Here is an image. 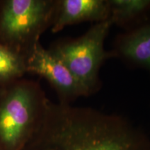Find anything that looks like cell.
<instances>
[{
    "mask_svg": "<svg viewBox=\"0 0 150 150\" xmlns=\"http://www.w3.org/2000/svg\"><path fill=\"white\" fill-rule=\"evenodd\" d=\"M22 150H150V138L122 115L47 99Z\"/></svg>",
    "mask_w": 150,
    "mask_h": 150,
    "instance_id": "1",
    "label": "cell"
},
{
    "mask_svg": "<svg viewBox=\"0 0 150 150\" xmlns=\"http://www.w3.org/2000/svg\"><path fill=\"white\" fill-rule=\"evenodd\" d=\"M47 102L40 86L23 81L0 99V150H22L36 128Z\"/></svg>",
    "mask_w": 150,
    "mask_h": 150,
    "instance_id": "2",
    "label": "cell"
},
{
    "mask_svg": "<svg viewBox=\"0 0 150 150\" xmlns=\"http://www.w3.org/2000/svg\"><path fill=\"white\" fill-rule=\"evenodd\" d=\"M113 25L108 19L96 23L83 35L58 42L50 52L64 64L88 95L100 88L99 72L104 62L115 58L104 49V42Z\"/></svg>",
    "mask_w": 150,
    "mask_h": 150,
    "instance_id": "3",
    "label": "cell"
},
{
    "mask_svg": "<svg viewBox=\"0 0 150 150\" xmlns=\"http://www.w3.org/2000/svg\"><path fill=\"white\" fill-rule=\"evenodd\" d=\"M57 1L8 0L0 13V37L19 52L26 47L27 52L41 33L52 25Z\"/></svg>",
    "mask_w": 150,
    "mask_h": 150,
    "instance_id": "4",
    "label": "cell"
},
{
    "mask_svg": "<svg viewBox=\"0 0 150 150\" xmlns=\"http://www.w3.org/2000/svg\"><path fill=\"white\" fill-rule=\"evenodd\" d=\"M26 71L42 76L58 93L60 102L71 104L80 97L89 96L60 60L37 41L25 55Z\"/></svg>",
    "mask_w": 150,
    "mask_h": 150,
    "instance_id": "5",
    "label": "cell"
},
{
    "mask_svg": "<svg viewBox=\"0 0 150 150\" xmlns=\"http://www.w3.org/2000/svg\"><path fill=\"white\" fill-rule=\"evenodd\" d=\"M109 18L108 0H61L57 1L52 31L58 33L67 26L84 22L98 23Z\"/></svg>",
    "mask_w": 150,
    "mask_h": 150,
    "instance_id": "6",
    "label": "cell"
},
{
    "mask_svg": "<svg viewBox=\"0 0 150 150\" xmlns=\"http://www.w3.org/2000/svg\"><path fill=\"white\" fill-rule=\"evenodd\" d=\"M112 53L127 64L150 72V19L147 17L119 35Z\"/></svg>",
    "mask_w": 150,
    "mask_h": 150,
    "instance_id": "7",
    "label": "cell"
},
{
    "mask_svg": "<svg viewBox=\"0 0 150 150\" xmlns=\"http://www.w3.org/2000/svg\"><path fill=\"white\" fill-rule=\"evenodd\" d=\"M110 18L112 24H136L150 14V0H108Z\"/></svg>",
    "mask_w": 150,
    "mask_h": 150,
    "instance_id": "8",
    "label": "cell"
},
{
    "mask_svg": "<svg viewBox=\"0 0 150 150\" xmlns=\"http://www.w3.org/2000/svg\"><path fill=\"white\" fill-rule=\"evenodd\" d=\"M25 72V56L0 43V83L20 77Z\"/></svg>",
    "mask_w": 150,
    "mask_h": 150,
    "instance_id": "9",
    "label": "cell"
}]
</instances>
